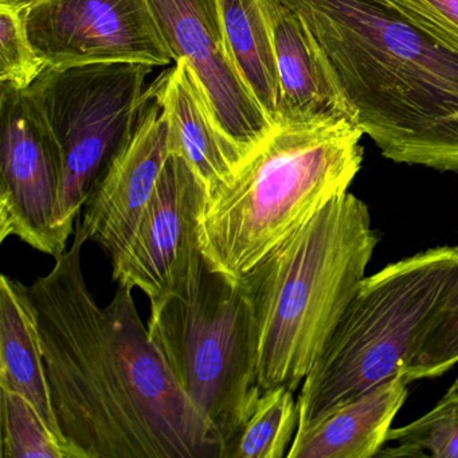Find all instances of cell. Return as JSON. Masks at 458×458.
<instances>
[{"instance_id":"9","label":"cell","mask_w":458,"mask_h":458,"mask_svg":"<svg viewBox=\"0 0 458 458\" xmlns=\"http://www.w3.org/2000/svg\"><path fill=\"white\" fill-rule=\"evenodd\" d=\"M25 23L47 69L174 63L147 0H29Z\"/></svg>"},{"instance_id":"20","label":"cell","mask_w":458,"mask_h":458,"mask_svg":"<svg viewBox=\"0 0 458 458\" xmlns=\"http://www.w3.org/2000/svg\"><path fill=\"white\" fill-rule=\"evenodd\" d=\"M2 458H73L63 439L21 394L0 388Z\"/></svg>"},{"instance_id":"4","label":"cell","mask_w":458,"mask_h":458,"mask_svg":"<svg viewBox=\"0 0 458 458\" xmlns=\"http://www.w3.org/2000/svg\"><path fill=\"white\" fill-rule=\"evenodd\" d=\"M355 123L276 125L229 182L206 197L198 225L213 269L241 280L329 202L347 194L363 163Z\"/></svg>"},{"instance_id":"23","label":"cell","mask_w":458,"mask_h":458,"mask_svg":"<svg viewBox=\"0 0 458 458\" xmlns=\"http://www.w3.org/2000/svg\"><path fill=\"white\" fill-rule=\"evenodd\" d=\"M406 17L458 47V0H388Z\"/></svg>"},{"instance_id":"17","label":"cell","mask_w":458,"mask_h":458,"mask_svg":"<svg viewBox=\"0 0 458 458\" xmlns=\"http://www.w3.org/2000/svg\"><path fill=\"white\" fill-rule=\"evenodd\" d=\"M230 60L272 124H277L278 74L267 0H218Z\"/></svg>"},{"instance_id":"24","label":"cell","mask_w":458,"mask_h":458,"mask_svg":"<svg viewBox=\"0 0 458 458\" xmlns=\"http://www.w3.org/2000/svg\"><path fill=\"white\" fill-rule=\"evenodd\" d=\"M457 248H458V245H457Z\"/></svg>"},{"instance_id":"10","label":"cell","mask_w":458,"mask_h":458,"mask_svg":"<svg viewBox=\"0 0 458 458\" xmlns=\"http://www.w3.org/2000/svg\"><path fill=\"white\" fill-rule=\"evenodd\" d=\"M174 64L197 77L216 124L248 157L275 128L230 60L218 0H147Z\"/></svg>"},{"instance_id":"18","label":"cell","mask_w":458,"mask_h":458,"mask_svg":"<svg viewBox=\"0 0 458 458\" xmlns=\"http://www.w3.org/2000/svg\"><path fill=\"white\" fill-rule=\"evenodd\" d=\"M293 393L284 386L261 391L222 445L219 458L286 457L299 428Z\"/></svg>"},{"instance_id":"8","label":"cell","mask_w":458,"mask_h":458,"mask_svg":"<svg viewBox=\"0 0 458 458\" xmlns=\"http://www.w3.org/2000/svg\"><path fill=\"white\" fill-rule=\"evenodd\" d=\"M0 241L15 237L55 259L63 181L60 147L30 90L0 82Z\"/></svg>"},{"instance_id":"16","label":"cell","mask_w":458,"mask_h":458,"mask_svg":"<svg viewBox=\"0 0 458 458\" xmlns=\"http://www.w3.org/2000/svg\"><path fill=\"white\" fill-rule=\"evenodd\" d=\"M0 388L25 396L63 439L28 286L6 275L0 277Z\"/></svg>"},{"instance_id":"21","label":"cell","mask_w":458,"mask_h":458,"mask_svg":"<svg viewBox=\"0 0 458 458\" xmlns=\"http://www.w3.org/2000/svg\"><path fill=\"white\" fill-rule=\"evenodd\" d=\"M458 364V278L428 318L401 374L407 383L442 377Z\"/></svg>"},{"instance_id":"11","label":"cell","mask_w":458,"mask_h":458,"mask_svg":"<svg viewBox=\"0 0 458 458\" xmlns=\"http://www.w3.org/2000/svg\"><path fill=\"white\" fill-rule=\"evenodd\" d=\"M206 197L191 165L171 152L130 242L111 259L117 285L140 289L149 300L171 291L200 250L198 225Z\"/></svg>"},{"instance_id":"3","label":"cell","mask_w":458,"mask_h":458,"mask_svg":"<svg viewBox=\"0 0 458 458\" xmlns=\"http://www.w3.org/2000/svg\"><path fill=\"white\" fill-rule=\"evenodd\" d=\"M377 242L366 203L347 192L241 278L253 308L259 390L302 385L366 277Z\"/></svg>"},{"instance_id":"19","label":"cell","mask_w":458,"mask_h":458,"mask_svg":"<svg viewBox=\"0 0 458 458\" xmlns=\"http://www.w3.org/2000/svg\"><path fill=\"white\" fill-rule=\"evenodd\" d=\"M387 442L396 446L377 455L458 458V375L430 411L401 428H391Z\"/></svg>"},{"instance_id":"14","label":"cell","mask_w":458,"mask_h":458,"mask_svg":"<svg viewBox=\"0 0 458 458\" xmlns=\"http://www.w3.org/2000/svg\"><path fill=\"white\" fill-rule=\"evenodd\" d=\"M149 90L167 119L170 151L187 160L208 195L229 182L245 157L216 124L187 64H174Z\"/></svg>"},{"instance_id":"22","label":"cell","mask_w":458,"mask_h":458,"mask_svg":"<svg viewBox=\"0 0 458 458\" xmlns=\"http://www.w3.org/2000/svg\"><path fill=\"white\" fill-rule=\"evenodd\" d=\"M29 0H0V82L30 87L45 71L25 23Z\"/></svg>"},{"instance_id":"12","label":"cell","mask_w":458,"mask_h":458,"mask_svg":"<svg viewBox=\"0 0 458 458\" xmlns=\"http://www.w3.org/2000/svg\"><path fill=\"white\" fill-rule=\"evenodd\" d=\"M170 154L167 119L159 101L147 88L130 143L90 195L77 226L111 259L130 242Z\"/></svg>"},{"instance_id":"1","label":"cell","mask_w":458,"mask_h":458,"mask_svg":"<svg viewBox=\"0 0 458 458\" xmlns=\"http://www.w3.org/2000/svg\"><path fill=\"white\" fill-rule=\"evenodd\" d=\"M87 237L29 289L58 430L73 458H219L222 441L182 390L132 288L100 307L81 267Z\"/></svg>"},{"instance_id":"6","label":"cell","mask_w":458,"mask_h":458,"mask_svg":"<svg viewBox=\"0 0 458 458\" xmlns=\"http://www.w3.org/2000/svg\"><path fill=\"white\" fill-rule=\"evenodd\" d=\"M149 301L155 347L224 445L261 393L253 308L242 283L213 269L199 250L176 285Z\"/></svg>"},{"instance_id":"13","label":"cell","mask_w":458,"mask_h":458,"mask_svg":"<svg viewBox=\"0 0 458 458\" xmlns=\"http://www.w3.org/2000/svg\"><path fill=\"white\" fill-rule=\"evenodd\" d=\"M278 74L277 124H324L355 116L301 18L267 0ZM356 124V123H355Z\"/></svg>"},{"instance_id":"2","label":"cell","mask_w":458,"mask_h":458,"mask_svg":"<svg viewBox=\"0 0 458 458\" xmlns=\"http://www.w3.org/2000/svg\"><path fill=\"white\" fill-rule=\"evenodd\" d=\"M386 159L458 174V47L388 0H281Z\"/></svg>"},{"instance_id":"7","label":"cell","mask_w":458,"mask_h":458,"mask_svg":"<svg viewBox=\"0 0 458 458\" xmlns=\"http://www.w3.org/2000/svg\"><path fill=\"white\" fill-rule=\"evenodd\" d=\"M152 68L104 63L45 69L28 88L60 147L55 234L64 249L90 195L135 132Z\"/></svg>"},{"instance_id":"5","label":"cell","mask_w":458,"mask_h":458,"mask_svg":"<svg viewBox=\"0 0 458 458\" xmlns=\"http://www.w3.org/2000/svg\"><path fill=\"white\" fill-rule=\"evenodd\" d=\"M457 278V246L420 251L366 276L302 382L299 428L401 374Z\"/></svg>"},{"instance_id":"15","label":"cell","mask_w":458,"mask_h":458,"mask_svg":"<svg viewBox=\"0 0 458 458\" xmlns=\"http://www.w3.org/2000/svg\"><path fill=\"white\" fill-rule=\"evenodd\" d=\"M402 374L297 428L288 458H371L387 444L388 431L409 394Z\"/></svg>"}]
</instances>
